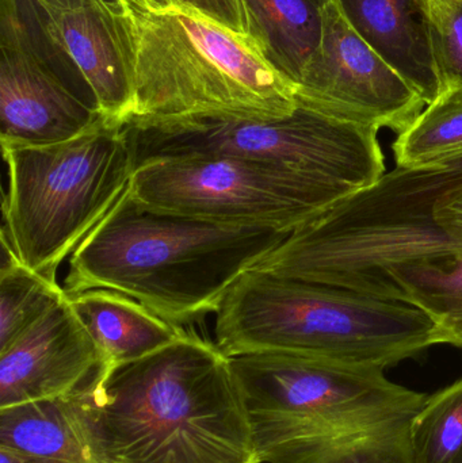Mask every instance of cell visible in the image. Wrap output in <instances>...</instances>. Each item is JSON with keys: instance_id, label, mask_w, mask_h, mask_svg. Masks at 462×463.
I'll return each mask as SVG.
<instances>
[{"instance_id": "1", "label": "cell", "mask_w": 462, "mask_h": 463, "mask_svg": "<svg viewBox=\"0 0 462 463\" xmlns=\"http://www.w3.org/2000/svg\"><path fill=\"white\" fill-rule=\"evenodd\" d=\"M231 364L259 463H412V423L428 394L384 369L279 353Z\"/></svg>"}, {"instance_id": "2", "label": "cell", "mask_w": 462, "mask_h": 463, "mask_svg": "<svg viewBox=\"0 0 462 463\" xmlns=\"http://www.w3.org/2000/svg\"><path fill=\"white\" fill-rule=\"evenodd\" d=\"M117 463H259L254 424L230 356L189 331L83 385Z\"/></svg>"}, {"instance_id": "3", "label": "cell", "mask_w": 462, "mask_h": 463, "mask_svg": "<svg viewBox=\"0 0 462 463\" xmlns=\"http://www.w3.org/2000/svg\"><path fill=\"white\" fill-rule=\"evenodd\" d=\"M289 233L152 211L127 187L71 255L64 288H110L184 326L216 315L241 275Z\"/></svg>"}, {"instance_id": "4", "label": "cell", "mask_w": 462, "mask_h": 463, "mask_svg": "<svg viewBox=\"0 0 462 463\" xmlns=\"http://www.w3.org/2000/svg\"><path fill=\"white\" fill-rule=\"evenodd\" d=\"M461 184L462 170L445 162L396 165L290 232L252 269L403 302L392 269L462 255L436 219L439 198Z\"/></svg>"}, {"instance_id": "5", "label": "cell", "mask_w": 462, "mask_h": 463, "mask_svg": "<svg viewBox=\"0 0 462 463\" xmlns=\"http://www.w3.org/2000/svg\"><path fill=\"white\" fill-rule=\"evenodd\" d=\"M121 3L135 67L129 121L277 119L297 109L296 87L269 65L249 35L175 0Z\"/></svg>"}, {"instance_id": "6", "label": "cell", "mask_w": 462, "mask_h": 463, "mask_svg": "<svg viewBox=\"0 0 462 463\" xmlns=\"http://www.w3.org/2000/svg\"><path fill=\"white\" fill-rule=\"evenodd\" d=\"M214 334L230 358L293 354L384 370L436 345L430 318L406 302L254 269L225 296Z\"/></svg>"}, {"instance_id": "7", "label": "cell", "mask_w": 462, "mask_h": 463, "mask_svg": "<svg viewBox=\"0 0 462 463\" xmlns=\"http://www.w3.org/2000/svg\"><path fill=\"white\" fill-rule=\"evenodd\" d=\"M7 165L2 241L51 279L105 219L135 174L125 125L102 119L65 143L2 146Z\"/></svg>"}, {"instance_id": "8", "label": "cell", "mask_w": 462, "mask_h": 463, "mask_svg": "<svg viewBox=\"0 0 462 463\" xmlns=\"http://www.w3.org/2000/svg\"><path fill=\"white\" fill-rule=\"evenodd\" d=\"M297 103L285 118L127 122L135 170L154 160L233 157L277 165L353 192L384 175L379 129Z\"/></svg>"}, {"instance_id": "9", "label": "cell", "mask_w": 462, "mask_h": 463, "mask_svg": "<svg viewBox=\"0 0 462 463\" xmlns=\"http://www.w3.org/2000/svg\"><path fill=\"white\" fill-rule=\"evenodd\" d=\"M129 192L162 213L293 232L353 194L339 184L233 157H182L136 168Z\"/></svg>"}, {"instance_id": "10", "label": "cell", "mask_w": 462, "mask_h": 463, "mask_svg": "<svg viewBox=\"0 0 462 463\" xmlns=\"http://www.w3.org/2000/svg\"><path fill=\"white\" fill-rule=\"evenodd\" d=\"M298 102L376 129L401 133L426 103L328 0L322 38L296 89Z\"/></svg>"}, {"instance_id": "11", "label": "cell", "mask_w": 462, "mask_h": 463, "mask_svg": "<svg viewBox=\"0 0 462 463\" xmlns=\"http://www.w3.org/2000/svg\"><path fill=\"white\" fill-rule=\"evenodd\" d=\"M34 41L18 22L0 19L2 146L65 143L105 119L65 83Z\"/></svg>"}, {"instance_id": "12", "label": "cell", "mask_w": 462, "mask_h": 463, "mask_svg": "<svg viewBox=\"0 0 462 463\" xmlns=\"http://www.w3.org/2000/svg\"><path fill=\"white\" fill-rule=\"evenodd\" d=\"M26 29H37L51 48L72 62L103 118L121 125L132 118L133 43L121 0H79L37 14Z\"/></svg>"}, {"instance_id": "13", "label": "cell", "mask_w": 462, "mask_h": 463, "mask_svg": "<svg viewBox=\"0 0 462 463\" xmlns=\"http://www.w3.org/2000/svg\"><path fill=\"white\" fill-rule=\"evenodd\" d=\"M102 356L70 297L0 351V410L73 393Z\"/></svg>"}, {"instance_id": "14", "label": "cell", "mask_w": 462, "mask_h": 463, "mask_svg": "<svg viewBox=\"0 0 462 463\" xmlns=\"http://www.w3.org/2000/svg\"><path fill=\"white\" fill-rule=\"evenodd\" d=\"M347 24L422 97L444 92L430 22L420 0H333Z\"/></svg>"}, {"instance_id": "15", "label": "cell", "mask_w": 462, "mask_h": 463, "mask_svg": "<svg viewBox=\"0 0 462 463\" xmlns=\"http://www.w3.org/2000/svg\"><path fill=\"white\" fill-rule=\"evenodd\" d=\"M0 446L43 463H117L98 434L83 386L60 399L0 410Z\"/></svg>"}, {"instance_id": "16", "label": "cell", "mask_w": 462, "mask_h": 463, "mask_svg": "<svg viewBox=\"0 0 462 463\" xmlns=\"http://www.w3.org/2000/svg\"><path fill=\"white\" fill-rule=\"evenodd\" d=\"M68 297L99 350L103 372L146 358L189 332L110 288H90Z\"/></svg>"}, {"instance_id": "17", "label": "cell", "mask_w": 462, "mask_h": 463, "mask_svg": "<svg viewBox=\"0 0 462 463\" xmlns=\"http://www.w3.org/2000/svg\"><path fill=\"white\" fill-rule=\"evenodd\" d=\"M246 32L260 56L297 89L322 38L328 0H240Z\"/></svg>"}, {"instance_id": "18", "label": "cell", "mask_w": 462, "mask_h": 463, "mask_svg": "<svg viewBox=\"0 0 462 463\" xmlns=\"http://www.w3.org/2000/svg\"><path fill=\"white\" fill-rule=\"evenodd\" d=\"M390 275L403 302L430 318L436 345L462 350V255L399 267Z\"/></svg>"}, {"instance_id": "19", "label": "cell", "mask_w": 462, "mask_h": 463, "mask_svg": "<svg viewBox=\"0 0 462 463\" xmlns=\"http://www.w3.org/2000/svg\"><path fill=\"white\" fill-rule=\"evenodd\" d=\"M0 269V351L10 347L30 326L68 298L57 283L18 260L2 241Z\"/></svg>"}, {"instance_id": "20", "label": "cell", "mask_w": 462, "mask_h": 463, "mask_svg": "<svg viewBox=\"0 0 462 463\" xmlns=\"http://www.w3.org/2000/svg\"><path fill=\"white\" fill-rule=\"evenodd\" d=\"M396 165H433L462 155V87H449L415 121L399 133L392 146Z\"/></svg>"}, {"instance_id": "21", "label": "cell", "mask_w": 462, "mask_h": 463, "mask_svg": "<svg viewBox=\"0 0 462 463\" xmlns=\"http://www.w3.org/2000/svg\"><path fill=\"white\" fill-rule=\"evenodd\" d=\"M412 463H455L462 453V380L430 394L411 429Z\"/></svg>"}, {"instance_id": "22", "label": "cell", "mask_w": 462, "mask_h": 463, "mask_svg": "<svg viewBox=\"0 0 462 463\" xmlns=\"http://www.w3.org/2000/svg\"><path fill=\"white\" fill-rule=\"evenodd\" d=\"M430 22L434 52L444 91L462 87V0H420Z\"/></svg>"}, {"instance_id": "23", "label": "cell", "mask_w": 462, "mask_h": 463, "mask_svg": "<svg viewBox=\"0 0 462 463\" xmlns=\"http://www.w3.org/2000/svg\"><path fill=\"white\" fill-rule=\"evenodd\" d=\"M175 2L236 34L247 35L246 19H244L240 0H175Z\"/></svg>"}, {"instance_id": "24", "label": "cell", "mask_w": 462, "mask_h": 463, "mask_svg": "<svg viewBox=\"0 0 462 463\" xmlns=\"http://www.w3.org/2000/svg\"><path fill=\"white\" fill-rule=\"evenodd\" d=\"M436 219L442 228L462 244V184L448 190L436 205Z\"/></svg>"}, {"instance_id": "25", "label": "cell", "mask_w": 462, "mask_h": 463, "mask_svg": "<svg viewBox=\"0 0 462 463\" xmlns=\"http://www.w3.org/2000/svg\"><path fill=\"white\" fill-rule=\"evenodd\" d=\"M73 0H0V16L24 22L43 8L62 7Z\"/></svg>"}, {"instance_id": "26", "label": "cell", "mask_w": 462, "mask_h": 463, "mask_svg": "<svg viewBox=\"0 0 462 463\" xmlns=\"http://www.w3.org/2000/svg\"><path fill=\"white\" fill-rule=\"evenodd\" d=\"M0 463H43L18 451L0 446Z\"/></svg>"}, {"instance_id": "27", "label": "cell", "mask_w": 462, "mask_h": 463, "mask_svg": "<svg viewBox=\"0 0 462 463\" xmlns=\"http://www.w3.org/2000/svg\"><path fill=\"white\" fill-rule=\"evenodd\" d=\"M442 162L449 163V165H452L453 167L458 168V170H462V155L452 157V159L442 160Z\"/></svg>"}, {"instance_id": "28", "label": "cell", "mask_w": 462, "mask_h": 463, "mask_svg": "<svg viewBox=\"0 0 462 463\" xmlns=\"http://www.w3.org/2000/svg\"><path fill=\"white\" fill-rule=\"evenodd\" d=\"M441 2H460V0H441Z\"/></svg>"}, {"instance_id": "29", "label": "cell", "mask_w": 462, "mask_h": 463, "mask_svg": "<svg viewBox=\"0 0 462 463\" xmlns=\"http://www.w3.org/2000/svg\"><path fill=\"white\" fill-rule=\"evenodd\" d=\"M455 463H462V453H461V456L458 457L457 461H456Z\"/></svg>"}]
</instances>
